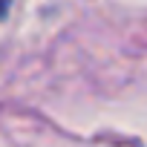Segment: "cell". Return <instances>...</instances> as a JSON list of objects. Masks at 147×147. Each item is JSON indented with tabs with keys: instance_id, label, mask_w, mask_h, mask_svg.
Segmentation results:
<instances>
[{
	"instance_id": "obj_1",
	"label": "cell",
	"mask_w": 147,
	"mask_h": 147,
	"mask_svg": "<svg viewBox=\"0 0 147 147\" xmlns=\"http://www.w3.org/2000/svg\"><path fill=\"white\" fill-rule=\"evenodd\" d=\"M9 6H12V0H0V18L9 12Z\"/></svg>"
}]
</instances>
